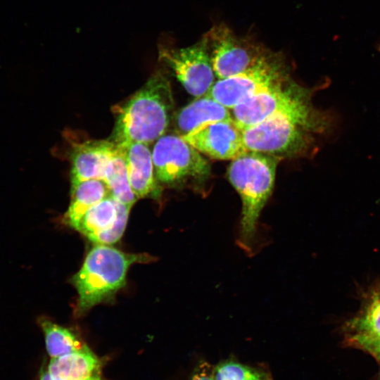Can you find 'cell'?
I'll return each mask as SVG.
<instances>
[{
	"label": "cell",
	"instance_id": "6da1fadb",
	"mask_svg": "<svg viewBox=\"0 0 380 380\" xmlns=\"http://www.w3.org/2000/svg\"><path fill=\"white\" fill-rule=\"evenodd\" d=\"M174 107L170 81L161 72H155L120 108L110 141L119 147L155 142L165 134Z\"/></svg>",
	"mask_w": 380,
	"mask_h": 380
},
{
	"label": "cell",
	"instance_id": "7a4b0ae2",
	"mask_svg": "<svg viewBox=\"0 0 380 380\" xmlns=\"http://www.w3.org/2000/svg\"><path fill=\"white\" fill-rule=\"evenodd\" d=\"M279 162L277 156L247 151L232 160L228 177L241 200L237 243L246 253H256L259 219L270 197Z\"/></svg>",
	"mask_w": 380,
	"mask_h": 380
},
{
	"label": "cell",
	"instance_id": "3957f363",
	"mask_svg": "<svg viewBox=\"0 0 380 380\" xmlns=\"http://www.w3.org/2000/svg\"><path fill=\"white\" fill-rule=\"evenodd\" d=\"M334 119L329 112L310 115L280 113L242 129L247 151L280 158L308 152L318 135L330 133Z\"/></svg>",
	"mask_w": 380,
	"mask_h": 380
},
{
	"label": "cell",
	"instance_id": "277c9868",
	"mask_svg": "<svg viewBox=\"0 0 380 380\" xmlns=\"http://www.w3.org/2000/svg\"><path fill=\"white\" fill-rule=\"evenodd\" d=\"M153 260L146 254L127 253L110 245L96 243L71 280L78 294L77 315H83L122 288L132 265Z\"/></svg>",
	"mask_w": 380,
	"mask_h": 380
},
{
	"label": "cell",
	"instance_id": "5b68a950",
	"mask_svg": "<svg viewBox=\"0 0 380 380\" xmlns=\"http://www.w3.org/2000/svg\"><path fill=\"white\" fill-rule=\"evenodd\" d=\"M155 178L160 186H198L210 175V166L201 153L179 134H164L152 148Z\"/></svg>",
	"mask_w": 380,
	"mask_h": 380
},
{
	"label": "cell",
	"instance_id": "8992f818",
	"mask_svg": "<svg viewBox=\"0 0 380 380\" xmlns=\"http://www.w3.org/2000/svg\"><path fill=\"white\" fill-rule=\"evenodd\" d=\"M288 73L279 53L267 52L255 65L248 70L214 82L205 96L228 109H232L244 100L260 92L285 83Z\"/></svg>",
	"mask_w": 380,
	"mask_h": 380
},
{
	"label": "cell",
	"instance_id": "52a82bcc",
	"mask_svg": "<svg viewBox=\"0 0 380 380\" xmlns=\"http://www.w3.org/2000/svg\"><path fill=\"white\" fill-rule=\"evenodd\" d=\"M312 89L285 82L244 100L232 109V116L242 129L277 113L313 115L320 110L312 105Z\"/></svg>",
	"mask_w": 380,
	"mask_h": 380
},
{
	"label": "cell",
	"instance_id": "ba28073f",
	"mask_svg": "<svg viewBox=\"0 0 380 380\" xmlns=\"http://www.w3.org/2000/svg\"><path fill=\"white\" fill-rule=\"evenodd\" d=\"M213 69L218 79L239 74L255 65L269 51L250 37L237 36L226 24L213 25L204 35Z\"/></svg>",
	"mask_w": 380,
	"mask_h": 380
},
{
	"label": "cell",
	"instance_id": "9c48e42d",
	"mask_svg": "<svg viewBox=\"0 0 380 380\" xmlns=\"http://www.w3.org/2000/svg\"><path fill=\"white\" fill-rule=\"evenodd\" d=\"M159 58L173 72L191 95H205L214 84L215 73L204 40L190 46L175 49L161 47Z\"/></svg>",
	"mask_w": 380,
	"mask_h": 380
},
{
	"label": "cell",
	"instance_id": "30bf717a",
	"mask_svg": "<svg viewBox=\"0 0 380 380\" xmlns=\"http://www.w3.org/2000/svg\"><path fill=\"white\" fill-rule=\"evenodd\" d=\"M201 154L217 160H234L247 152L242 130L233 118L208 122L179 135Z\"/></svg>",
	"mask_w": 380,
	"mask_h": 380
},
{
	"label": "cell",
	"instance_id": "8fae6325",
	"mask_svg": "<svg viewBox=\"0 0 380 380\" xmlns=\"http://www.w3.org/2000/svg\"><path fill=\"white\" fill-rule=\"evenodd\" d=\"M131 208L110 195L91 206L74 229L95 243H115L125 232Z\"/></svg>",
	"mask_w": 380,
	"mask_h": 380
},
{
	"label": "cell",
	"instance_id": "7c38bea8",
	"mask_svg": "<svg viewBox=\"0 0 380 380\" xmlns=\"http://www.w3.org/2000/svg\"><path fill=\"white\" fill-rule=\"evenodd\" d=\"M117 146L111 141H87L76 144L71 156V187L89 180H103Z\"/></svg>",
	"mask_w": 380,
	"mask_h": 380
},
{
	"label": "cell",
	"instance_id": "4fadbf2b",
	"mask_svg": "<svg viewBox=\"0 0 380 380\" xmlns=\"http://www.w3.org/2000/svg\"><path fill=\"white\" fill-rule=\"evenodd\" d=\"M149 144L132 143L120 147L125 157L132 191L137 199L158 194L157 183Z\"/></svg>",
	"mask_w": 380,
	"mask_h": 380
},
{
	"label": "cell",
	"instance_id": "5bb4252c",
	"mask_svg": "<svg viewBox=\"0 0 380 380\" xmlns=\"http://www.w3.org/2000/svg\"><path fill=\"white\" fill-rule=\"evenodd\" d=\"M101 361L87 346L81 350L51 358L47 370L56 380H86L101 373Z\"/></svg>",
	"mask_w": 380,
	"mask_h": 380
},
{
	"label": "cell",
	"instance_id": "9a60e30c",
	"mask_svg": "<svg viewBox=\"0 0 380 380\" xmlns=\"http://www.w3.org/2000/svg\"><path fill=\"white\" fill-rule=\"evenodd\" d=\"M232 118L229 109L205 95L182 108L175 116L179 135L185 134L208 122Z\"/></svg>",
	"mask_w": 380,
	"mask_h": 380
},
{
	"label": "cell",
	"instance_id": "2e32d148",
	"mask_svg": "<svg viewBox=\"0 0 380 380\" xmlns=\"http://www.w3.org/2000/svg\"><path fill=\"white\" fill-rule=\"evenodd\" d=\"M348 343L357 346L367 341H380V291H374L358 316L346 326Z\"/></svg>",
	"mask_w": 380,
	"mask_h": 380
},
{
	"label": "cell",
	"instance_id": "e0dca14e",
	"mask_svg": "<svg viewBox=\"0 0 380 380\" xmlns=\"http://www.w3.org/2000/svg\"><path fill=\"white\" fill-rule=\"evenodd\" d=\"M71 200L64 214V224L75 228L84 213L94 205L110 195L103 180L89 179L72 186Z\"/></svg>",
	"mask_w": 380,
	"mask_h": 380
},
{
	"label": "cell",
	"instance_id": "ac0fdd59",
	"mask_svg": "<svg viewBox=\"0 0 380 380\" xmlns=\"http://www.w3.org/2000/svg\"><path fill=\"white\" fill-rule=\"evenodd\" d=\"M103 181L116 200L131 207L137 201L130 187L123 150L118 146L108 163Z\"/></svg>",
	"mask_w": 380,
	"mask_h": 380
},
{
	"label": "cell",
	"instance_id": "d6986e66",
	"mask_svg": "<svg viewBox=\"0 0 380 380\" xmlns=\"http://www.w3.org/2000/svg\"><path fill=\"white\" fill-rule=\"evenodd\" d=\"M45 339L46 351L51 358L62 356L82 349L87 345L70 329L41 317L38 319Z\"/></svg>",
	"mask_w": 380,
	"mask_h": 380
},
{
	"label": "cell",
	"instance_id": "ffe728a7",
	"mask_svg": "<svg viewBox=\"0 0 380 380\" xmlns=\"http://www.w3.org/2000/svg\"><path fill=\"white\" fill-rule=\"evenodd\" d=\"M213 376L214 380H273L266 368L234 359L221 361L214 366Z\"/></svg>",
	"mask_w": 380,
	"mask_h": 380
},
{
	"label": "cell",
	"instance_id": "44dd1931",
	"mask_svg": "<svg viewBox=\"0 0 380 380\" xmlns=\"http://www.w3.org/2000/svg\"><path fill=\"white\" fill-rule=\"evenodd\" d=\"M214 366L206 360H200L194 368L189 380H214Z\"/></svg>",
	"mask_w": 380,
	"mask_h": 380
},
{
	"label": "cell",
	"instance_id": "7402d4cb",
	"mask_svg": "<svg viewBox=\"0 0 380 380\" xmlns=\"http://www.w3.org/2000/svg\"><path fill=\"white\" fill-rule=\"evenodd\" d=\"M358 348L367 350L380 360V341L365 342L360 345Z\"/></svg>",
	"mask_w": 380,
	"mask_h": 380
},
{
	"label": "cell",
	"instance_id": "603a6c76",
	"mask_svg": "<svg viewBox=\"0 0 380 380\" xmlns=\"http://www.w3.org/2000/svg\"><path fill=\"white\" fill-rule=\"evenodd\" d=\"M39 380H56L48 372V370H42L39 376Z\"/></svg>",
	"mask_w": 380,
	"mask_h": 380
},
{
	"label": "cell",
	"instance_id": "cb8c5ba5",
	"mask_svg": "<svg viewBox=\"0 0 380 380\" xmlns=\"http://www.w3.org/2000/svg\"><path fill=\"white\" fill-rule=\"evenodd\" d=\"M86 380H103V378L101 377V373L97 374L96 375H94L91 376L90 378L86 379Z\"/></svg>",
	"mask_w": 380,
	"mask_h": 380
},
{
	"label": "cell",
	"instance_id": "d4e9b609",
	"mask_svg": "<svg viewBox=\"0 0 380 380\" xmlns=\"http://www.w3.org/2000/svg\"><path fill=\"white\" fill-rule=\"evenodd\" d=\"M379 380H380V376H379Z\"/></svg>",
	"mask_w": 380,
	"mask_h": 380
}]
</instances>
